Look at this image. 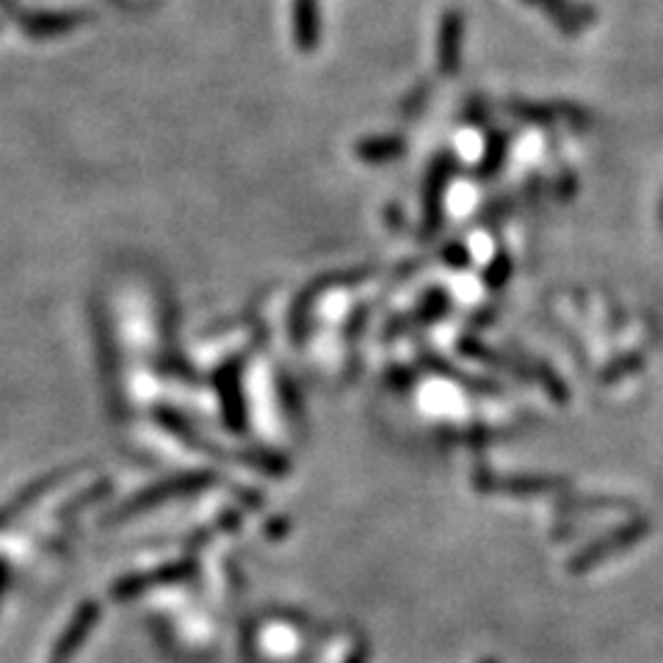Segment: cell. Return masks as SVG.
<instances>
[{
  "instance_id": "cell-3",
  "label": "cell",
  "mask_w": 663,
  "mask_h": 663,
  "mask_svg": "<svg viewBox=\"0 0 663 663\" xmlns=\"http://www.w3.org/2000/svg\"><path fill=\"white\" fill-rule=\"evenodd\" d=\"M462 14L459 11H448L443 17V26H439V65H443L445 72L456 70V61H459V42H462Z\"/></svg>"
},
{
  "instance_id": "cell-2",
  "label": "cell",
  "mask_w": 663,
  "mask_h": 663,
  "mask_svg": "<svg viewBox=\"0 0 663 663\" xmlns=\"http://www.w3.org/2000/svg\"><path fill=\"white\" fill-rule=\"evenodd\" d=\"M294 31L301 50H316L318 31H321V14L318 0H296L294 3Z\"/></svg>"
},
{
  "instance_id": "cell-1",
  "label": "cell",
  "mask_w": 663,
  "mask_h": 663,
  "mask_svg": "<svg viewBox=\"0 0 663 663\" xmlns=\"http://www.w3.org/2000/svg\"><path fill=\"white\" fill-rule=\"evenodd\" d=\"M525 3L545 11L564 33H581L583 28H588L594 22V11L588 6L575 3V0H525Z\"/></svg>"
}]
</instances>
